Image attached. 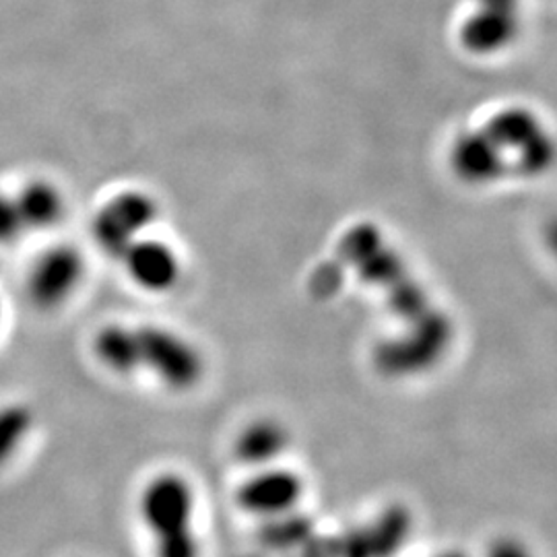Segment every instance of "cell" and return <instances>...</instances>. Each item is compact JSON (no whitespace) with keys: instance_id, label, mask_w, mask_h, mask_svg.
Masks as SVG:
<instances>
[{"instance_id":"8992f818","label":"cell","mask_w":557,"mask_h":557,"mask_svg":"<svg viewBox=\"0 0 557 557\" xmlns=\"http://www.w3.org/2000/svg\"><path fill=\"white\" fill-rule=\"evenodd\" d=\"M87 278V260L77 246L52 244L32 260L25 273V298L41 312L66 308Z\"/></svg>"},{"instance_id":"9a60e30c","label":"cell","mask_w":557,"mask_h":557,"mask_svg":"<svg viewBox=\"0 0 557 557\" xmlns=\"http://www.w3.org/2000/svg\"><path fill=\"white\" fill-rule=\"evenodd\" d=\"M485 557H537L527 541L517 535H502L494 539L485 552Z\"/></svg>"},{"instance_id":"3957f363","label":"cell","mask_w":557,"mask_h":557,"mask_svg":"<svg viewBox=\"0 0 557 557\" xmlns=\"http://www.w3.org/2000/svg\"><path fill=\"white\" fill-rule=\"evenodd\" d=\"M498 158L504 178L535 180L557 165L552 124L527 106H506L479 122Z\"/></svg>"},{"instance_id":"7c38bea8","label":"cell","mask_w":557,"mask_h":557,"mask_svg":"<svg viewBox=\"0 0 557 557\" xmlns=\"http://www.w3.org/2000/svg\"><path fill=\"white\" fill-rule=\"evenodd\" d=\"M25 232H50L66 220L69 199L54 180L32 178L13 193Z\"/></svg>"},{"instance_id":"5b68a950","label":"cell","mask_w":557,"mask_h":557,"mask_svg":"<svg viewBox=\"0 0 557 557\" xmlns=\"http://www.w3.org/2000/svg\"><path fill=\"white\" fill-rule=\"evenodd\" d=\"M161 205L145 188H122L101 202L91 220V236L103 255L119 260L137 239L153 234Z\"/></svg>"},{"instance_id":"5bb4252c","label":"cell","mask_w":557,"mask_h":557,"mask_svg":"<svg viewBox=\"0 0 557 557\" xmlns=\"http://www.w3.org/2000/svg\"><path fill=\"white\" fill-rule=\"evenodd\" d=\"M27 236L13 193L0 190V246H11Z\"/></svg>"},{"instance_id":"52a82bcc","label":"cell","mask_w":557,"mask_h":557,"mask_svg":"<svg viewBox=\"0 0 557 557\" xmlns=\"http://www.w3.org/2000/svg\"><path fill=\"white\" fill-rule=\"evenodd\" d=\"M520 29V0H473L458 25V41L473 57H496L517 44Z\"/></svg>"},{"instance_id":"277c9868","label":"cell","mask_w":557,"mask_h":557,"mask_svg":"<svg viewBox=\"0 0 557 557\" xmlns=\"http://www.w3.org/2000/svg\"><path fill=\"white\" fill-rule=\"evenodd\" d=\"M140 374L172 395H188L207 379V356L195 338L165 324H137Z\"/></svg>"},{"instance_id":"4fadbf2b","label":"cell","mask_w":557,"mask_h":557,"mask_svg":"<svg viewBox=\"0 0 557 557\" xmlns=\"http://www.w3.org/2000/svg\"><path fill=\"white\" fill-rule=\"evenodd\" d=\"M38 419L27 403L0 405V471L9 469L34 438Z\"/></svg>"},{"instance_id":"2e32d148","label":"cell","mask_w":557,"mask_h":557,"mask_svg":"<svg viewBox=\"0 0 557 557\" xmlns=\"http://www.w3.org/2000/svg\"><path fill=\"white\" fill-rule=\"evenodd\" d=\"M543 239H545V246H547L549 255H552L557 262V215L547 221L545 232H543Z\"/></svg>"},{"instance_id":"6da1fadb","label":"cell","mask_w":557,"mask_h":557,"mask_svg":"<svg viewBox=\"0 0 557 557\" xmlns=\"http://www.w3.org/2000/svg\"><path fill=\"white\" fill-rule=\"evenodd\" d=\"M341 257L384 294L391 320L403 329L376 345V366L391 379H411L436 366L453 341V324L411 275L376 227L358 225L338 244Z\"/></svg>"},{"instance_id":"7a4b0ae2","label":"cell","mask_w":557,"mask_h":557,"mask_svg":"<svg viewBox=\"0 0 557 557\" xmlns=\"http://www.w3.org/2000/svg\"><path fill=\"white\" fill-rule=\"evenodd\" d=\"M140 524L151 543V557H202L197 527L199 492L193 479L176 469L153 473L137 499Z\"/></svg>"},{"instance_id":"8fae6325","label":"cell","mask_w":557,"mask_h":557,"mask_svg":"<svg viewBox=\"0 0 557 557\" xmlns=\"http://www.w3.org/2000/svg\"><path fill=\"white\" fill-rule=\"evenodd\" d=\"M94 359L114 379L140 376L139 329L128 322H106L91 338Z\"/></svg>"},{"instance_id":"9c48e42d","label":"cell","mask_w":557,"mask_h":557,"mask_svg":"<svg viewBox=\"0 0 557 557\" xmlns=\"http://www.w3.org/2000/svg\"><path fill=\"white\" fill-rule=\"evenodd\" d=\"M128 281L145 294H172L184 277V259L170 239L147 234L131 244L119 259Z\"/></svg>"},{"instance_id":"e0dca14e","label":"cell","mask_w":557,"mask_h":557,"mask_svg":"<svg viewBox=\"0 0 557 557\" xmlns=\"http://www.w3.org/2000/svg\"><path fill=\"white\" fill-rule=\"evenodd\" d=\"M2 324H4V308H2V304H0V329H2Z\"/></svg>"},{"instance_id":"ba28073f","label":"cell","mask_w":557,"mask_h":557,"mask_svg":"<svg viewBox=\"0 0 557 557\" xmlns=\"http://www.w3.org/2000/svg\"><path fill=\"white\" fill-rule=\"evenodd\" d=\"M306 496V481L298 471L273 465L248 473L236 490V504L244 515L255 518L287 517Z\"/></svg>"},{"instance_id":"30bf717a","label":"cell","mask_w":557,"mask_h":557,"mask_svg":"<svg viewBox=\"0 0 557 557\" xmlns=\"http://www.w3.org/2000/svg\"><path fill=\"white\" fill-rule=\"evenodd\" d=\"M292 448V432L278 418H260L246 421L232 442V455L248 471L278 465Z\"/></svg>"}]
</instances>
